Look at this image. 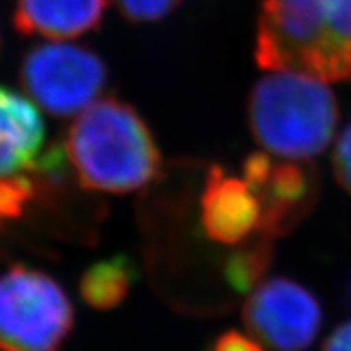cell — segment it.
<instances>
[{"label":"cell","instance_id":"cell-1","mask_svg":"<svg viewBox=\"0 0 351 351\" xmlns=\"http://www.w3.org/2000/svg\"><path fill=\"white\" fill-rule=\"evenodd\" d=\"M65 151L81 186L128 194L162 172L154 136L131 104L115 97L92 102L66 131Z\"/></svg>","mask_w":351,"mask_h":351},{"label":"cell","instance_id":"cell-2","mask_svg":"<svg viewBox=\"0 0 351 351\" xmlns=\"http://www.w3.org/2000/svg\"><path fill=\"white\" fill-rule=\"evenodd\" d=\"M254 140L285 160L308 162L324 153L339 124V106L326 81L300 72H273L247 99Z\"/></svg>","mask_w":351,"mask_h":351},{"label":"cell","instance_id":"cell-3","mask_svg":"<svg viewBox=\"0 0 351 351\" xmlns=\"http://www.w3.org/2000/svg\"><path fill=\"white\" fill-rule=\"evenodd\" d=\"M254 60L260 69L271 72H300L337 81L326 2L263 0Z\"/></svg>","mask_w":351,"mask_h":351},{"label":"cell","instance_id":"cell-4","mask_svg":"<svg viewBox=\"0 0 351 351\" xmlns=\"http://www.w3.org/2000/svg\"><path fill=\"white\" fill-rule=\"evenodd\" d=\"M74 326L63 287L36 269L0 273V351H60Z\"/></svg>","mask_w":351,"mask_h":351},{"label":"cell","instance_id":"cell-5","mask_svg":"<svg viewBox=\"0 0 351 351\" xmlns=\"http://www.w3.org/2000/svg\"><path fill=\"white\" fill-rule=\"evenodd\" d=\"M108 81L104 61L88 47L43 43L23 56L20 83L27 95L54 117H70L97 101Z\"/></svg>","mask_w":351,"mask_h":351},{"label":"cell","instance_id":"cell-6","mask_svg":"<svg viewBox=\"0 0 351 351\" xmlns=\"http://www.w3.org/2000/svg\"><path fill=\"white\" fill-rule=\"evenodd\" d=\"M247 332L273 351H303L315 341L323 314L317 298L289 278L260 283L242 308Z\"/></svg>","mask_w":351,"mask_h":351},{"label":"cell","instance_id":"cell-7","mask_svg":"<svg viewBox=\"0 0 351 351\" xmlns=\"http://www.w3.org/2000/svg\"><path fill=\"white\" fill-rule=\"evenodd\" d=\"M242 178L258 199V233L269 239L291 233L317 201V171L300 160L285 162L267 153H253L244 160Z\"/></svg>","mask_w":351,"mask_h":351},{"label":"cell","instance_id":"cell-8","mask_svg":"<svg viewBox=\"0 0 351 351\" xmlns=\"http://www.w3.org/2000/svg\"><path fill=\"white\" fill-rule=\"evenodd\" d=\"M201 230L210 241L224 245L244 242L254 230L258 231V199L244 181L210 167L201 194Z\"/></svg>","mask_w":351,"mask_h":351},{"label":"cell","instance_id":"cell-9","mask_svg":"<svg viewBox=\"0 0 351 351\" xmlns=\"http://www.w3.org/2000/svg\"><path fill=\"white\" fill-rule=\"evenodd\" d=\"M13 23L23 36L69 40L97 29L108 0H11Z\"/></svg>","mask_w":351,"mask_h":351},{"label":"cell","instance_id":"cell-10","mask_svg":"<svg viewBox=\"0 0 351 351\" xmlns=\"http://www.w3.org/2000/svg\"><path fill=\"white\" fill-rule=\"evenodd\" d=\"M45 128L36 106L0 86V178L31 171L42 153Z\"/></svg>","mask_w":351,"mask_h":351},{"label":"cell","instance_id":"cell-11","mask_svg":"<svg viewBox=\"0 0 351 351\" xmlns=\"http://www.w3.org/2000/svg\"><path fill=\"white\" fill-rule=\"evenodd\" d=\"M136 267L125 254L92 263L81 276L79 294L88 306L95 310H113L128 298L136 282Z\"/></svg>","mask_w":351,"mask_h":351},{"label":"cell","instance_id":"cell-12","mask_svg":"<svg viewBox=\"0 0 351 351\" xmlns=\"http://www.w3.org/2000/svg\"><path fill=\"white\" fill-rule=\"evenodd\" d=\"M271 241L273 239L260 233L258 241L245 244L228 256L222 273L231 291L237 294H247L262 283L273 258Z\"/></svg>","mask_w":351,"mask_h":351},{"label":"cell","instance_id":"cell-13","mask_svg":"<svg viewBox=\"0 0 351 351\" xmlns=\"http://www.w3.org/2000/svg\"><path fill=\"white\" fill-rule=\"evenodd\" d=\"M337 81H351V0H324Z\"/></svg>","mask_w":351,"mask_h":351},{"label":"cell","instance_id":"cell-14","mask_svg":"<svg viewBox=\"0 0 351 351\" xmlns=\"http://www.w3.org/2000/svg\"><path fill=\"white\" fill-rule=\"evenodd\" d=\"M36 195V181L27 174L0 178V221L20 217L31 199Z\"/></svg>","mask_w":351,"mask_h":351},{"label":"cell","instance_id":"cell-15","mask_svg":"<svg viewBox=\"0 0 351 351\" xmlns=\"http://www.w3.org/2000/svg\"><path fill=\"white\" fill-rule=\"evenodd\" d=\"M131 22H156L174 11L181 0H111Z\"/></svg>","mask_w":351,"mask_h":351},{"label":"cell","instance_id":"cell-16","mask_svg":"<svg viewBox=\"0 0 351 351\" xmlns=\"http://www.w3.org/2000/svg\"><path fill=\"white\" fill-rule=\"evenodd\" d=\"M332 165L337 183L351 195V122L335 143Z\"/></svg>","mask_w":351,"mask_h":351},{"label":"cell","instance_id":"cell-17","mask_svg":"<svg viewBox=\"0 0 351 351\" xmlns=\"http://www.w3.org/2000/svg\"><path fill=\"white\" fill-rule=\"evenodd\" d=\"M212 351H265L256 339L251 335H244L241 332L230 330V332L221 333L215 342H213Z\"/></svg>","mask_w":351,"mask_h":351},{"label":"cell","instance_id":"cell-18","mask_svg":"<svg viewBox=\"0 0 351 351\" xmlns=\"http://www.w3.org/2000/svg\"><path fill=\"white\" fill-rule=\"evenodd\" d=\"M323 351H351V321L333 330Z\"/></svg>","mask_w":351,"mask_h":351},{"label":"cell","instance_id":"cell-19","mask_svg":"<svg viewBox=\"0 0 351 351\" xmlns=\"http://www.w3.org/2000/svg\"><path fill=\"white\" fill-rule=\"evenodd\" d=\"M350 300H351V287H350Z\"/></svg>","mask_w":351,"mask_h":351}]
</instances>
